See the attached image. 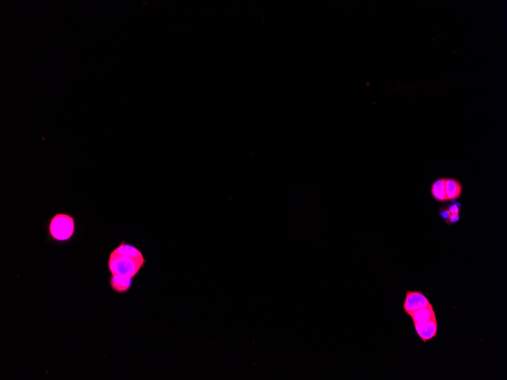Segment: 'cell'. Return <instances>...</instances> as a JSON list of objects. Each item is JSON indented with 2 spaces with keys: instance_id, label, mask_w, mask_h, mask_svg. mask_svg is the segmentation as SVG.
<instances>
[{
  "instance_id": "obj_9",
  "label": "cell",
  "mask_w": 507,
  "mask_h": 380,
  "mask_svg": "<svg viewBox=\"0 0 507 380\" xmlns=\"http://www.w3.org/2000/svg\"><path fill=\"white\" fill-rule=\"evenodd\" d=\"M431 195L433 198L439 202L447 201L445 192V178H439L433 183L431 187Z\"/></svg>"
},
{
  "instance_id": "obj_11",
  "label": "cell",
  "mask_w": 507,
  "mask_h": 380,
  "mask_svg": "<svg viewBox=\"0 0 507 380\" xmlns=\"http://www.w3.org/2000/svg\"><path fill=\"white\" fill-rule=\"evenodd\" d=\"M460 217H459V214H450V217L448 219L449 223H456V222H459Z\"/></svg>"
},
{
  "instance_id": "obj_12",
  "label": "cell",
  "mask_w": 507,
  "mask_h": 380,
  "mask_svg": "<svg viewBox=\"0 0 507 380\" xmlns=\"http://www.w3.org/2000/svg\"><path fill=\"white\" fill-rule=\"evenodd\" d=\"M441 216L443 219H445L446 221L448 220L449 217H450V213L448 210H442L441 211Z\"/></svg>"
},
{
  "instance_id": "obj_8",
  "label": "cell",
  "mask_w": 507,
  "mask_h": 380,
  "mask_svg": "<svg viewBox=\"0 0 507 380\" xmlns=\"http://www.w3.org/2000/svg\"><path fill=\"white\" fill-rule=\"evenodd\" d=\"M445 192L447 201L457 199L462 194V185L454 178H445Z\"/></svg>"
},
{
  "instance_id": "obj_5",
  "label": "cell",
  "mask_w": 507,
  "mask_h": 380,
  "mask_svg": "<svg viewBox=\"0 0 507 380\" xmlns=\"http://www.w3.org/2000/svg\"><path fill=\"white\" fill-rule=\"evenodd\" d=\"M133 278L123 275H114L110 279V285L113 291L119 294H123L131 289Z\"/></svg>"
},
{
  "instance_id": "obj_4",
  "label": "cell",
  "mask_w": 507,
  "mask_h": 380,
  "mask_svg": "<svg viewBox=\"0 0 507 380\" xmlns=\"http://www.w3.org/2000/svg\"><path fill=\"white\" fill-rule=\"evenodd\" d=\"M415 332L423 343H426L434 338L438 334V322L436 317L422 323H414Z\"/></svg>"
},
{
  "instance_id": "obj_7",
  "label": "cell",
  "mask_w": 507,
  "mask_h": 380,
  "mask_svg": "<svg viewBox=\"0 0 507 380\" xmlns=\"http://www.w3.org/2000/svg\"><path fill=\"white\" fill-rule=\"evenodd\" d=\"M409 315L410 316L413 323H422L436 317L431 305L410 313Z\"/></svg>"
},
{
  "instance_id": "obj_3",
  "label": "cell",
  "mask_w": 507,
  "mask_h": 380,
  "mask_svg": "<svg viewBox=\"0 0 507 380\" xmlns=\"http://www.w3.org/2000/svg\"><path fill=\"white\" fill-rule=\"evenodd\" d=\"M430 305L428 299L424 294L419 291H406L403 309L406 314H409L417 310L426 308Z\"/></svg>"
},
{
  "instance_id": "obj_2",
  "label": "cell",
  "mask_w": 507,
  "mask_h": 380,
  "mask_svg": "<svg viewBox=\"0 0 507 380\" xmlns=\"http://www.w3.org/2000/svg\"><path fill=\"white\" fill-rule=\"evenodd\" d=\"M146 260L134 259L111 252L108 259V269L111 275H123L134 279L142 268Z\"/></svg>"
},
{
  "instance_id": "obj_6",
  "label": "cell",
  "mask_w": 507,
  "mask_h": 380,
  "mask_svg": "<svg viewBox=\"0 0 507 380\" xmlns=\"http://www.w3.org/2000/svg\"><path fill=\"white\" fill-rule=\"evenodd\" d=\"M112 252L116 253V254L121 255V256L140 259V260H146L143 253L138 248H136L134 245L127 244L125 242H122Z\"/></svg>"
},
{
  "instance_id": "obj_10",
  "label": "cell",
  "mask_w": 507,
  "mask_h": 380,
  "mask_svg": "<svg viewBox=\"0 0 507 380\" xmlns=\"http://www.w3.org/2000/svg\"><path fill=\"white\" fill-rule=\"evenodd\" d=\"M459 204H452L450 207H448L447 210L450 212V214H459Z\"/></svg>"
},
{
  "instance_id": "obj_1",
  "label": "cell",
  "mask_w": 507,
  "mask_h": 380,
  "mask_svg": "<svg viewBox=\"0 0 507 380\" xmlns=\"http://www.w3.org/2000/svg\"><path fill=\"white\" fill-rule=\"evenodd\" d=\"M48 231L53 240L61 243L68 242L76 233L75 218L68 213H56L49 222Z\"/></svg>"
}]
</instances>
